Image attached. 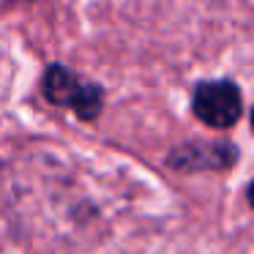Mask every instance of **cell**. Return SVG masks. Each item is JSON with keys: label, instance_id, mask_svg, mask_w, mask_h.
<instances>
[{"label": "cell", "instance_id": "obj_3", "mask_svg": "<svg viewBox=\"0 0 254 254\" xmlns=\"http://www.w3.org/2000/svg\"><path fill=\"white\" fill-rule=\"evenodd\" d=\"M235 161V150L227 145H194V148L178 150L172 164L178 167H227Z\"/></svg>", "mask_w": 254, "mask_h": 254}, {"label": "cell", "instance_id": "obj_1", "mask_svg": "<svg viewBox=\"0 0 254 254\" xmlns=\"http://www.w3.org/2000/svg\"><path fill=\"white\" fill-rule=\"evenodd\" d=\"M44 93L52 104L58 107H71L79 118L90 121L101 110V90L96 85L79 79L77 74L66 71L63 66H52L44 79Z\"/></svg>", "mask_w": 254, "mask_h": 254}, {"label": "cell", "instance_id": "obj_2", "mask_svg": "<svg viewBox=\"0 0 254 254\" xmlns=\"http://www.w3.org/2000/svg\"><path fill=\"white\" fill-rule=\"evenodd\" d=\"M243 110L241 90L227 79L219 82H199L194 90V112L205 126L230 128L238 123Z\"/></svg>", "mask_w": 254, "mask_h": 254}]
</instances>
